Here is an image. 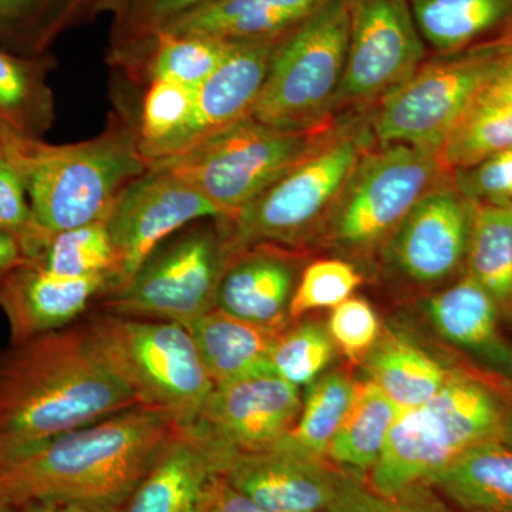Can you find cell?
I'll use <instances>...</instances> for the list:
<instances>
[{"instance_id": "cell-23", "label": "cell", "mask_w": 512, "mask_h": 512, "mask_svg": "<svg viewBox=\"0 0 512 512\" xmlns=\"http://www.w3.org/2000/svg\"><path fill=\"white\" fill-rule=\"evenodd\" d=\"M214 386L255 373L274 372L271 353L284 329L265 328L214 308L185 326Z\"/></svg>"}, {"instance_id": "cell-1", "label": "cell", "mask_w": 512, "mask_h": 512, "mask_svg": "<svg viewBox=\"0 0 512 512\" xmlns=\"http://www.w3.org/2000/svg\"><path fill=\"white\" fill-rule=\"evenodd\" d=\"M138 404L94 359L83 326L12 343L0 353V461Z\"/></svg>"}, {"instance_id": "cell-8", "label": "cell", "mask_w": 512, "mask_h": 512, "mask_svg": "<svg viewBox=\"0 0 512 512\" xmlns=\"http://www.w3.org/2000/svg\"><path fill=\"white\" fill-rule=\"evenodd\" d=\"M237 251L228 218L192 222L156 248L126 285L104 296L101 309L188 326L215 308L222 275Z\"/></svg>"}, {"instance_id": "cell-43", "label": "cell", "mask_w": 512, "mask_h": 512, "mask_svg": "<svg viewBox=\"0 0 512 512\" xmlns=\"http://www.w3.org/2000/svg\"><path fill=\"white\" fill-rule=\"evenodd\" d=\"M207 512H278L261 507L249 500L245 495L239 494L227 481L218 477L212 485L210 503Z\"/></svg>"}, {"instance_id": "cell-4", "label": "cell", "mask_w": 512, "mask_h": 512, "mask_svg": "<svg viewBox=\"0 0 512 512\" xmlns=\"http://www.w3.org/2000/svg\"><path fill=\"white\" fill-rule=\"evenodd\" d=\"M87 348L137 402L191 424L207 402L212 382L190 330L164 320L97 312L84 323Z\"/></svg>"}, {"instance_id": "cell-22", "label": "cell", "mask_w": 512, "mask_h": 512, "mask_svg": "<svg viewBox=\"0 0 512 512\" xmlns=\"http://www.w3.org/2000/svg\"><path fill=\"white\" fill-rule=\"evenodd\" d=\"M426 312L441 338L512 375V348L498 330L500 311L470 275L427 299Z\"/></svg>"}, {"instance_id": "cell-5", "label": "cell", "mask_w": 512, "mask_h": 512, "mask_svg": "<svg viewBox=\"0 0 512 512\" xmlns=\"http://www.w3.org/2000/svg\"><path fill=\"white\" fill-rule=\"evenodd\" d=\"M375 146L370 114L340 117L308 156L229 220L237 248L299 247L318 237L357 164Z\"/></svg>"}, {"instance_id": "cell-7", "label": "cell", "mask_w": 512, "mask_h": 512, "mask_svg": "<svg viewBox=\"0 0 512 512\" xmlns=\"http://www.w3.org/2000/svg\"><path fill=\"white\" fill-rule=\"evenodd\" d=\"M350 0H330L276 40L252 117L288 131L325 130L336 123L348 57Z\"/></svg>"}, {"instance_id": "cell-24", "label": "cell", "mask_w": 512, "mask_h": 512, "mask_svg": "<svg viewBox=\"0 0 512 512\" xmlns=\"http://www.w3.org/2000/svg\"><path fill=\"white\" fill-rule=\"evenodd\" d=\"M424 483L458 512H512V444L495 440L471 448Z\"/></svg>"}, {"instance_id": "cell-37", "label": "cell", "mask_w": 512, "mask_h": 512, "mask_svg": "<svg viewBox=\"0 0 512 512\" xmlns=\"http://www.w3.org/2000/svg\"><path fill=\"white\" fill-rule=\"evenodd\" d=\"M325 512H458L431 485L417 483L383 494L362 480V474L343 470L335 495Z\"/></svg>"}, {"instance_id": "cell-17", "label": "cell", "mask_w": 512, "mask_h": 512, "mask_svg": "<svg viewBox=\"0 0 512 512\" xmlns=\"http://www.w3.org/2000/svg\"><path fill=\"white\" fill-rule=\"evenodd\" d=\"M234 453L200 424H178L120 512H207Z\"/></svg>"}, {"instance_id": "cell-48", "label": "cell", "mask_w": 512, "mask_h": 512, "mask_svg": "<svg viewBox=\"0 0 512 512\" xmlns=\"http://www.w3.org/2000/svg\"><path fill=\"white\" fill-rule=\"evenodd\" d=\"M504 441L512 444V406L508 407L507 424H505Z\"/></svg>"}, {"instance_id": "cell-2", "label": "cell", "mask_w": 512, "mask_h": 512, "mask_svg": "<svg viewBox=\"0 0 512 512\" xmlns=\"http://www.w3.org/2000/svg\"><path fill=\"white\" fill-rule=\"evenodd\" d=\"M178 423L151 407L124 410L0 461V500L123 507Z\"/></svg>"}, {"instance_id": "cell-29", "label": "cell", "mask_w": 512, "mask_h": 512, "mask_svg": "<svg viewBox=\"0 0 512 512\" xmlns=\"http://www.w3.org/2000/svg\"><path fill=\"white\" fill-rule=\"evenodd\" d=\"M403 412L372 380L357 382L355 399L330 441L326 458L353 473H370Z\"/></svg>"}, {"instance_id": "cell-3", "label": "cell", "mask_w": 512, "mask_h": 512, "mask_svg": "<svg viewBox=\"0 0 512 512\" xmlns=\"http://www.w3.org/2000/svg\"><path fill=\"white\" fill-rule=\"evenodd\" d=\"M0 148L19 171L37 222L50 232L106 222L124 188L148 170L136 113L124 103L89 140L0 137Z\"/></svg>"}, {"instance_id": "cell-44", "label": "cell", "mask_w": 512, "mask_h": 512, "mask_svg": "<svg viewBox=\"0 0 512 512\" xmlns=\"http://www.w3.org/2000/svg\"><path fill=\"white\" fill-rule=\"evenodd\" d=\"M512 103V55L474 104Z\"/></svg>"}, {"instance_id": "cell-14", "label": "cell", "mask_w": 512, "mask_h": 512, "mask_svg": "<svg viewBox=\"0 0 512 512\" xmlns=\"http://www.w3.org/2000/svg\"><path fill=\"white\" fill-rule=\"evenodd\" d=\"M473 204L447 173L384 244L387 264L412 284H443L466 262Z\"/></svg>"}, {"instance_id": "cell-31", "label": "cell", "mask_w": 512, "mask_h": 512, "mask_svg": "<svg viewBox=\"0 0 512 512\" xmlns=\"http://www.w3.org/2000/svg\"><path fill=\"white\" fill-rule=\"evenodd\" d=\"M84 0H0V47L43 56L83 16Z\"/></svg>"}, {"instance_id": "cell-11", "label": "cell", "mask_w": 512, "mask_h": 512, "mask_svg": "<svg viewBox=\"0 0 512 512\" xmlns=\"http://www.w3.org/2000/svg\"><path fill=\"white\" fill-rule=\"evenodd\" d=\"M447 173L439 151L376 144L357 164L320 235L346 254H372Z\"/></svg>"}, {"instance_id": "cell-26", "label": "cell", "mask_w": 512, "mask_h": 512, "mask_svg": "<svg viewBox=\"0 0 512 512\" xmlns=\"http://www.w3.org/2000/svg\"><path fill=\"white\" fill-rule=\"evenodd\" d=\"M56 62L50 53L20 56L0 47V137L40 140L56 120V101L47 77Z\"/></svg>"}, {"instance_id": "cell-47", "label": "cell", "mask_w": 512, "mask_h": 512, "mask_svg": "<svg viewBox=\"0 0 512 512\" xmlns=\"http://www.w3.org/2000/svg\"><path fill=\"white\" fill-rule=\"evenodd\" d=\"M131 0H84L83 2V16H96L100 13H120L121 10L126 8Z\"/></svg>"}, {"instance_id": "cell-13", "label": "cell", "mask_w": 512, "mask_h": 512, "mask_svg": "<svg viewBox=\"0 0 512 512\" xmlns=\"http://www.w3.org/2000/svg\"><path fill=\"white\" fill-rule=\"evenodd\" d=\"M220 217L222 212L183 178L163 165H148L124 188L106 221L119 256V288L168 238L192 222Z\"/></svg>"}, {"instance_id": "cell-40", "label": "cell", "mask_w": 512, "mask_h": 512, "mask_svg": "<svg viewBox=\"0 0 512 512\" xmlns=\"http://www.w3.org/2000/svg\"><path fill=\"white\" fill-rule=\"evenodd\" d=\"M212 0H131L111 29L109 59L144 45L171 20Z\"/></svg>"}, {"instance_id": "cell-42", "label": "cell", "mask_w": 512, "mask_h": 512, "mask_svg": "<svg viewBox=\"0 0 512 512\" xmlns=\"http://www.w3.org/2000/svg\"><path fill=\"white\" fill-rule=\"evenodd\" d=\"M451 174L471 204H512V148Z\"/></svg>"}, {"instance_id": "cell-45", "label": "cell", "mask_w": 512, "mask_h": 512, "mask_svg": "<svg viewBox=\"0 0 512 512\" xmlns=\"http://www.w3.org/2000/svg\"><path fill=\"white\" fill-rule=\"evenodd\" d=\"M116 505L77 503V501H35L20 507L19 512H120Z\"/></svg>"}, {"instance_id": "cell-25", "label": "cell", "mask_w": 512, "mask_h": 512, "mask_svg": "<svg viewBox=\"0 0 512 512\" xmlns=\"http://www.w3.org/2000/svg\"><path fill=\"white\" fill-rule=\"evenodd\" d=\"M424 43L451 55L512 35V0H409Z\"/></svg>"}, {"instance_id": "cell-20", "label": "cell", "mask_w": 512, "mask_h": 512, "mask_svg": "<svg viewBox=\"0 0 512 512\" xmlns=\"http://www.w3.org/2000/svg\"><path fill=\"white\" fill-rule=\"evenodd\" d=\"M298 278L285 249L259 244L241 248L229 259L215 308L255 325L284 329Z\"/></svg>"}, {"instance_id": "cell-19", "label": "cell", "mask_w": 512, "mask_h": 512, "mask_svg": "<svg viewBox=\"0 0 512 512\" xmlns=\"http://www.w3.org/2000/svg\"><path fill=\"white\" fill-rule=\"evenodd\" d=\"M116 288L113 276L66 278L23 259L0 279V308L9 320L12 343L22 342L67 328Z\"/></svg>"}, {"instance_id": "cell-15", "label": "cell", "mask_w": 512, "mask_h": 512, "mask_svg": "<svg viewBox=\"0 0 512 512\" xmlns=\"http://www.w3.org/2000/svg\"><path fill=\"white\" fill-rule=\"evenodd\" d=\"M342 473V468L309 453L288 434L262 450L235 451L222 478L239 494L269 510L325 512Z\"/></svg>"}, {"instance_id": "cell-32", "label": "cell", "mask_w": 512, "mask_h": 512, "mask_svg": "<svg viewBox=\"0 0 512 512\" xmlns=\"http://www.w3.org/2000/svg\"><path fill=\"white\" fill-rule=\"evenodd\" d=\"M30 261L66 278L109 275L120 285L119 256L106 222L50 232L45 247Z\"/></svg>"}, {"instance_id": "cell-30", "label": "cell", "mask_w": 512, "mask_h": 512, "mask_svg": "<svg viewBox=\"0 0 512 512\" xmlns=\"http://www.w3.org/2000/svg\"><path fill=\"white\" fill-rule=\"evenodd\" d=\"M466 262L498 311L512 315V204H473Z\"/></svg>"}, {"instance_id": "cell-16", "label": "cell", "mask_w": 512, "mask_h": 512, "mask_svg": "<svg viewBox=\"0 0 512 512\" xmlns=\"http://www.w3.org/2000/svg\"><path fill=\"white\" fill-rule=\"evenodd\" d=\"M301 410L298 386L262 372L214 386L195 423L232 450L255 451L285 439Z\"/></svg>"}, {"instance_id": "cell-28", "label": "cell", "mask_w": 512, "mask_h": 512, "mask_svg": "<svg viewBox=\"0 0 512 512\" xmlns=\"http://www.w3.org/2000/svg\"><path fill=\"white\" fill-rule=\"evenodd\" d=\"M367 379L402 410L426 403L453 372L419 345L397 333H383L365 357Z\"/></svg>"}, {"instance_id": "cell-38", "label": "cell", "mask_w": 512, "mask_h": 512, "mask_svg": "<svg viewBox=\"0 0 512 512\" xmlns=\"http://www.w3.org/2000/svg\"><path fill=\"white\" fill-rule=\"evenodd\" d=\"M362 272L343 259H320L299 276L293 292L289 319H299L313 311L335 308L362 285Z\"/></svg>"}, {"instance_id": "cell-39", "label": "cell", "mask_w": 512, "mask_h": 512, "mask_svg": "<svg viewBox=\"0 0 512 512\" xmlns=\"http://www.w3.org/2000/svg\"><path fill=\"white\" fill-rule=\"evenodd\" d=\"M0 232L19 242L25 259H35L50 231L37 222L28 191L15 165L0 148Z\"/></svg>"}, {"instance_id": "cell-35", "label": "cell", "mask_w": 512, "mask_h": 512, "mask_svg": "<svg viewBox=\"0 0 512 512\" xmlns=\"http://www.w3.org/2000/svg\"><path fill=\"white\" fill-rule=\"evenodd\" d=\"M195 89L156 80L146 84V93L136 113L138 148L148 165L160 148L190 120Z\"/></svg>"}, {"instance_id": "cell-6", "label": "cell", "mask_w": 512, "mask_h": 512, "mask_svg": "<svg viewBox=\"0 0 512 512\" xmlns=\"http://www.w3.org/2000/svg\"><path fill=\"white\" fill-rule=\"evenodd\" d=\"M508 407L487 384L453 373L436 396L393 424L367 483L394 494L424 483L471 448L504 440Z\"/></svg>"}, {"instance_id": "cell-18", "label": "cell", "mask_w": 512, "mask_h": 512, "mask_svg": "<svg viewBox=\"0 0 512 512\" xmlns=\"http://www.w3.org/2000/svg\"><path fill=\"white\" fill-rule=\"evenodd\" d=\"M275 43L276 40L235 43L224 62L195 89L190 120L160 148L150 164L185 153L251 117Z\"/></svg>"}, {"instance_id": "cell-33", "label": "cell", "mask_w": 512, "mask_h": 512, "mask_svg": "<svg viewBox=\"0 0 512 512\" xmlns=\"http://www.w3.org/2000/svg\"><path fill=\"white\" fill-rule=\"evenodd\" d=\"M512 148V103L474 104L440 150L450 173L474 167Z\"/></svg>"}, {"instance_id": "cell-27", "label": "cell", "mask_w": 512, "mask_h": 512, "mask_svg": "<svg viewBox=\"0 0 512 512\" xmlns=\"http://www.w3.org/2000/svg\"><path fill=\"white\" fill-rule=\"evenodd\" d=\"M235 43L161 30L144 45L113 57L110 63L144 84L163 80L197 89L224 62Z\"/></svg>"}, {"instance_id": "cell-41", "label": "cell", "mask_w": 512, "mask_h": 512, "mask_svg": "<svg viewBox=\"0 0 512 512\" xmlns=\"http://www.w3.org/2000/svg\"><path fill=\"white\" fill-rule=\"evenodd\" d=\"M328 332L336 349L350 362L359 363L365 360L380 338L379 316L366 299L350 296L333 308Z\"/></svg>"}, {"instance_id": "cell-36", "label": "cell", "mask_w": 512, "mask_h": 512, "mask_svg": "<svg viewBox=\"0 0 512 512\" xmlns=\"http://www.w3.org/2000/svg\"><path fill=\"white\" fill-rule=\"evenodd\" d=\"M336 350L328 328L305 320L279 333L271 353L272 369L286 382L309 386L328 369Z\"/></svg>"}, {"instance_id": "cell-21", "label": "cell", "mask_w": 512, "mask_h": 512, "mask_svg": "<svg viewBox=\"0 0 512 512\" xmlns=\"http://www.w3.org/2000/svg\"><path fill=\"white\" fill-rule=\"evenodd\" d=\"M329 2L212 0L171 20L161 30L177 35L211 37L229 43L278 40Z\"/></svg>"}, {"instance_id": "cell-46", "label": "cell", "mask_w": 512, "mask_h": 512, "mask_svg": "<svg viewBox=\"0 0 512 512\" xmlns=\"http://www.w3.org/2000/svg\"><path fill=\"white\" fill-rule=\"evenodd\" d=\"M25 259L22 248L15 238L0 232V279L9 274Z\"/></svg>"}, {"instance_id": "cell-49", "label": "cell", "mask_w": 512, "mask_h": 512, "mask_svg": "<svg viewBox=\"0 0 512 512\" xmlns=\"http://www.w3.org/2000/svg\"><path fill=\"white\" fill-rule=\"evenodd\" d=\"M20 507L18 505H13L10 503H6V501L0 500V512H19Z\"/></svg>"}, {"instance_id": "cell-12", "label": "cell", "mask_w": 512, "mask_h": 512, "mask_svg": "<svg viewBox=\"0 0 512 512\" xmlns=\"http://www.w3.org/2000/svg\"><path fill=\"white\" fill-rule=\"evenodd\" d=\"M426 60L409 0H350L348 57L335 119L372 113Z\"/></svg>"}, {"instance_id": "cell-34", "label": "cell", "mask_w": 512, "mask_h": 512, "mask_svg": "<svg viewBox=\"0 0 512 512\" xmlns=\"http://www.w3.org/2000/svg\"><path fill=\"white\" fill-rule=\"evenodd\" d=\"M357 382L342 370L326 373L309 384L301 414L289 436L315 456L325 457L330 441L345 419Z\"/></svg>"}, {"instance_id": "cell-10", "label": "cell", "mask_w": 512, "mask_h": 512, "mask_svg": "<svg viewBox=\"0 0 512 512\" xmlns=\"http://www.w3.org/2000/svg\"><path fill=\"white\" fill-rule=\"evenodd\" d=\"M333 126L318 131H288L251 116L185 153L153 164L163 165L183 178L232 220L308 156Z\"/></svg>"}, {"instance_id": "cell-9", "label": "cell", "mask_w": 512, "mask_h": 512, "mask_svg": "<svg viewBox=\"0 0 512 512\" xmlns=\"http://www.w3.org/2000/svg\"><path fill=\"white\" fill-rule=\"evenodd\" d=\"M512 55V35L436 55L370 113L376 144L439 151L448 134Z\"/></svg>"}]
</instances>
